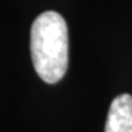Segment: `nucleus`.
Wrapping results in <instances>:
<instances>
[{"instance_id":"nucleus-2","label":"nucleus","mask_w":132,"mask_h":132,"mask_svg":"<svg viewBox=\"0 0 132 132\" xmlns=\"http://www.w3.org/2000/svg\"><path fill=\"white\" fill-rule=\"evenodd\" d=\"M104 132H132V95L120 94L112 101Z\"/></svg>"},{"instance_id":"nucleus-1","label":"nucleus","mask_w":132,"mask_h":132,"mask_svg":"<svg viewBox=\"0 0 132 132\" xmlns=\"http://www.w3.org/2000/svg\"><path fill=\"white\" fill-rule=\"evenodd\" d=\"M31 57L38 76L56 84L65 76L69 63V34L60 13L47 10L38 15L31 27Z\"/></svg>"}]
</instances>
